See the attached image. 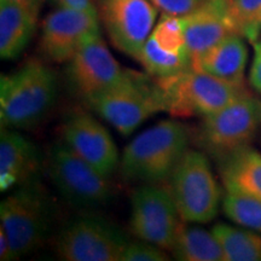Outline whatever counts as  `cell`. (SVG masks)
<instances>
[{"instance_id":"cell-1","label":"cell","mask_w":261,"mask_h":261,"mask_svg":"<svg viewBox=\"0 0 261 261\" xmlns=\"http://www.w3.org/2000/svg\"><path fill=\"white\" fill-rule=\"evenodd\" d=\"M58 93L57 75L39 61H29L0 77L2 127L28 128L40 122Z\"/></svg>"},{"instance_id":"cell-2","label":"cell","mask_w":261,"mask_h":261,"mask_svg":"<svg viewBox=\"0 0 261 261\" xmlns=\"http://www.w3.org/2000/svg\"><path fill=\"white\" fill-rule=\"evenodd\" d=\"M189 145L182 123L163 120L136 137L120 158V172L127 180L159 184L169 179Z\"/></svg>"},{"instance_id":"cell-3","label":"cell","mask_w":261,"mask_h":261,"mask_svg":"<svg viewBox=\"0 0 261 261\" xmlns=\"http://www.w3.org/2000/svg\"><path fill=\"white\" fill-rule=\"evenodd\" d=\"M85 103L123 136L133 133L150 116L166 112L165 98L156 80L127 69L119 83Z\"/></svg>"},{"instance_id":"cell-4","label":"cell","mask_w":261,"mask_h":261,"mask_svg":"<svg viewBox=\"0 0 261 261\" xmlns=\"http://www.w3.org/2000/svg\"><path fill=\"white\" fill-rule=\"evenodd\" d=\"M155 80L165 98L166 112L175 117L212 115L247 91L246 86L226 83L194 67Z\"/></svg>"},{"instance_id":"cell-5","label":"cell","mask_w":261,"mask_h":261,"mask_svg":"<svg viewBox=\"0 0 261 261\" xmlns=\"http://www.w3.org/2000/svg\"><path fill=\"white\" fill-rule=\"evenodd\" d=\"M169 192L185 223H210L219 211L221 191L203 152L188 149L169 177Z\"/></svg>"},{"instance_id":"cell-6","label":"cell","mask_w":261,"mask_h":261,"mask_svg":"<svg viewBox=\"0 0 261 261\" xmlns=\"http://www.w3.org/2000/svg\"><path fill=\"white\" fill-rule=\"evenodd\" d=\"M0 221L17 257L37 249L51 224L50 200L44 188L37 180L16 188L0 204Z\"/></svg>"},{"instance_id":"cell-7","label":"cell","mask_w":261,"mask_h":261,"mask_svg":"<svg viewBox=\"0 0 261 261\" xmlns=\"http://www.w3.org/2000/svg\"><path fill=\"white\" fill-rule=\"evenodd\" d=\"M46 165L51 181L62 197L74 207L93 210L107 204L112 198L113 188L108 177L63 143L51 146Z\"/></svg>"},{"instance_id":"cell-8","label":"cell","mask_w":261,"mask_h":261,"mask_svg":"<svg viewBox=\"0 0 261 261\" xmlns=\"http://www.w3.org/2000/svg\"><path fill=\"white\" fill-rule=\"evenodd\" d=\"M261 130V99L244 91L218 113L203 117L202 145L215 158L249 145Z\"/></svg>"},{"instance_id":"cell-9","label":"cell","mask_w":261,"mask_h":261,"mask_svg":"<svg viewBox=\"0 0 261 261\" xmlns=\"http://www.w3.org/2000/svg\"><path fill=\"white\" fill-rule=\"evenodd\" d=\"M128 240L112 223L81 215L69 221L56 238V253L67 261H121Z\"/></svg>"},{"instance_id":"cell-10","label":"cell","mask_w":261,"mask_h":261,"mask_svg":"<svg viewBox=\"0 0 261 261\" xmlns=\"http://www.w3.org/2000/svg\"><path fill=\"white\" fill-rule=\"evenodd\" d=\"M182 221L169 190L144 184L133 192L129 228L139 240L171 250Z\"/></svg>"},{"instance_id":"cell-11","label":"cell","mask_w":261,"mask_h":261,"mask_svg":"<svg viewBox=\"0 0 261 261\" xmlns=\"http://www.w3.org/2000/svg\"><path fill=\"white\" fill-rule=\"evenodd\" d=\"M67 63L68 86L84 102L110 89L126 73V69L120 67L119 62L110 54L100 31L89 35Z\"/></svg>"},{"instance_id":"cell-12","label":"cell","mask_w":261,"mask_h":261,"mask_svg":"<svg viewBox=\"0 0 261 261\" xmlns=\"http://www.w3.org/2000/svg\"><path fill=\"white\" fill-rule=\"evenodd\" d=\"M96 4L114 46L137 60L154 29L158 8L150 0H96Z\"/></svg>"},{"instance_id":"cell-13","label":"cell","mask_w":261,"mask_h":261,"mask_svg":"<svg viewBox=\"0 0 261 261\" xmlns=\"http://www.w3.org/2000/svg\"><path fill=\"white\" fill-rule=\"evenodd\" d=\"M137 61L154 79H165L192 68L181 17L163 14Z\"/></svg>"},{"instance_id":"cell-14","label":"cell","mask_w":261,"mask_h":261,"mask_svg":"<svg viewBox=\"0 0 261 261\" xmlns=\"http://www.w3.org/2000/svg\"><path fill=\"white\" fill-rule=\"evenodd\" d=\"M62 143L84 161L109 178L120 165L113 137L99 121L87 113H75L61 128Z\"/></svg>"},{"instance_id":"cell-15","label":"cell","mask_w":261,"mask_h":261,"mask_svg":"<svg viewBox=\"0 0 261 261\" xmlns=\"http://www.w3.org/2000/svg\"><path fill=\"white\" fill-rule=\"evenodd\" d=\"M99 16L57 8L42 23L40 48L44 56L56 63L69 62L92 33L100 31Z\"/></svg>"},{"instance_id":"cell-16","label":"cell","mask_w":261,"mask_h":261,"mask_svg":"<svg viewBox=\"0 0 261 261\" xmlns=\"http://www.w3.org/2000/svg\"><path fill=\"white\" fill-rule=\"evenodd\" d=\"M227 4L228 0H207L195 11L181 16L192 64L224 38L233 34Z\"/></svg>"},{"instance_id":"cell-17","label":"cell","mask_w":261,"mask_h":261,"mask_svg":"<svg viewBox=\"0 0 261 261\" xmlns=\"http://www.w3.org/2000/svg\"><path fill=\"white\" fill-rule=\"evenodd\" d=\"M40 169V156L33 143L17 130L2 127L0 135V190L35 180Z\"/></svg>"},{"instance_id":"cell-18","label":"cell","mask_w":261,"mask_h":261,"mask_svg":"<svg viewBox=\"0 0 261 261\" xmlns=\"http://www.w3.org/2000/svg\"><path fill=\"white\" fill-rule=\"evenodd\" d=\"M247 60L248 50L243 37L233 33L202 55L192 67L226 83L244 86Z\"/></svg>"},{"instance_id":"cell-19","label":"cell","mask_w":261,"mask_h":261,"mask_svg":"<svg viewBox=\"0 0 261 261\" xmlns=\"http://www.w3.org/2000/svg\"><path fill=\"white\" fill-rule=\"evenodd\" d=\"M219 174L231 194L261 198V154L249 145L218 158Z\"/></svg>"},{"instance_id":"cell-20","label":"cell","mask_w":261,"mask_h":261,"mask_svg":"<svg viewBox=\"0 0 261 261\" xmlns=\"http://www.w3.org/2000/svg\"><path fill=\"white\" fill-rule=\"evenodd\" d=\"M37 17L10 0H0V56L17 58L31 41Z\"/></svg>"},{"instance_id":"cell-21","label":"cell","mask_w":261,"mask_h":261,"mask_svg":"<svg viewBox=\"0 0 261 261\" xmlns=\"http://www.w3.org/2000/svg\"><path fill=\"white\" fill-rule=\"evenodd\" d=\"M182 221L171 252L180 261H224L223 250L213 232Z\"/></svg>"},{"instance_id":"cell-22","label":"cell","mask_w":261,"mask_h":261,"mask_svg":"<svg viewBox=\"0 0 261 261\" xmlns=\"http://www.w3.org/2000/svg\"><path fill=\"white\" fill-rule=\"evenodd\" d=\"M223 250L224 261L261 260V236L253 230L219 223L212 228Z\"/></svg>"},{"instance_id":"cell-23","label":"cell","mask_w":261,"mask_h":261,"mask_svg":"<svg viewBox=\"0 0 261 261\" xmlns=\"http://www.w3.org/2000/svg\"><path fill=\"white\" fill-rule=\"evenodd\" d=\"M228 18L234 34L252 44L261 35V0H228Z\"/></svg>"},{"instance_id":"cell-24","label":"cell","mask_w":261,"mask_h":261,"mask_svg":"<svg viewBox=\"0 0 261 261\" xmlns=\"http://www.w3.org/2000/svg\"><path fill=\"white\" fill-rule=\"evenodd\" d=\"M223 211L233 223L261 233V198L227 192Z\"/></svg>"},{"instance_id":"cell-25","label":"cell","mask_w":261,"mask_h":261,"mask_svg":"<svg viewBox=\"0 0 261 261\" xmlns=\"http://www.w3.org/2000/svg\"><path fill=\"white\" fill-rule=\"evenodd\" d=\"M168 259V254L163 248L142 240L140 242H128L121 256V261H167Z\"/></svg>"},{"instance_id":"cell-26","label":"cell","mask_w":261,"mask_h":261,"mask_svg":"<svg viewBox=\"0 0 261 261\" xmlns=\"http://www.w3.org/2000/svg\"><path fill=\"white\" fill-rule=\"evenodd\" d=\"M163 14L173 16L189 15L203 5L207 0H150Z\"/></svg>"},{"instance_id":"cell-27","label":"cell","mask_w":261,"mask_h":261,"mask_svg":"<svg viewBox=\"0 0 261 261\" xmlns=\"http://www.w3.org/2000/svg\"><path fill=\"white\" fill-rule=\"evenodd\" d=\"M52 2L56 4L57 8L77 10L87 14L98 15L96 0H52Z\"/></svg>"},{"instance_id":"cell-28","label":"cell","mask_w":261,"mask_h":261,"mask_svg":"<svg viewBox=\"0 0 261 261\" xmlns=\"http://www.w3.org/2000/svg\"><path fill=\"white\" fill-rule=\"evenodd\" d=\"M254 60L249 73L250 85L261 93V38L254 42Z\"/></svg>"},{"instance_id":"cell-29","label":"cell","mask_w":261,"mask_h":261,"mask_svg":"<svg viewBox=\"0 0 261 261\" xmlns=\"http://www.w3.org/2000/svg\"><path fill=\"white\" fill-rule=\"evenodd\" d=\"M16 259H18V257L16 255L11 241H10L4 227L0 226V260L9 261Z\"/></svg>"},{"instance_id":"cell-30","label":"cell","mask_w":261,"mask_h":261,"mask_svg":"<svg viewBox=\"0 0 261 261\" xmlns=\"http://www.w3.org/2000/svg\"><path fill=\"white\" fill-rule=\"evenodd\" d=\"M10 2L15 3L21 8H23L24 10H27L29 14H32L33 16L38 18L39 12H40L42 2L44 0H10Z\"/></svg>"}]
</instances>
